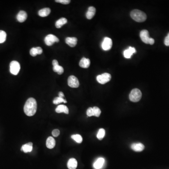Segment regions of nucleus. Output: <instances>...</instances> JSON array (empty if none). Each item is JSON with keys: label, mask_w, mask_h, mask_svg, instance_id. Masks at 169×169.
I'll return each instance as SVG.
<instances>
[{"label": "nucleus", "mask_w": 169, "mask_h": 169, "mask_svg": "<svg viewBox=\"0 0 169 169\" xmlns=\"http://www.w3.org/2000/svg\"><path fill=\"white\" fill-rule=\"evenodd\" d=\"M59 40L58 38L53 34H49L46 37L44 41L46 45L50 46L54 44L55 42H58Z\"/></svg>", "instance_id": "nucleus-7"}, {"label": "nucleus", "mask_w": 169, "mask_h": 169, "mask_svg": "<svg viewBox=\"0 0 169 169\" xmlns=\"http://www.w3.org/2000/svg\"><path fill=\"white\" fill-rule=\"evenodd\" d=\"M53 70L55 72H57L59 75H61L64 72V69H63V67L60 66L59 65L53 66Z\"/></svg>", "instance_id": "nucleus-23"}, {"label": "nucleus", "mask_w": 169, "mask_h": 169, "mask_svg": "<svg viewBox=\"0 0 169 169\" xmlns=\"http://www.w3.org/2000/svg\"><path fill=\"white\" fill-rule=\"evenodd\" d=\"M52 64H53V66L59 65H58V61H57V60H54L53 62H52Z\"/></svg>", "instance_id": "nucleus-36"}, {"label": "nucleus", "mask_w": 169, "mask_h": 169, "mask_svg": "<svg viewBox=\"0 0 169 169\" xmlns=\"http://www.w3.org/2000/svg\"><path fill=\"white\" fill-rule=\"evenodd\" d=\"M56 112L60 113H64L68 114L69 109L67 106L65 105H60L57 107L56 108Z\"/></svg>", "instance_id": "nucleus-16"}, {"label": "nucleus", "mask_w": 169, "mask_h": 169, "mask_svg": "<svg viewBox=\"0 0 169 169\" xmlns=\"http://www.w3.org/2000/svg\"><path fill=\"white\" fill-rule=\"evenodd\" d=\"M60 133V131L58 129H55L52 132V134L55 137H58V136L59 135Z\"/></svg>", "instance_id": "nucleus-31"}, {"label": "nucleus", "mask_w": 169, "mask_h": 169, "mask_svg": "<svg viewBox=\"0 0 169 169\" xmlns=\"http://www.w3.org/2000/svg\"><path fill=\"white\" fill-rule=\"evenodd\" d=\"M133 54L131 52L129 49H126L124 52V56L125 58H130L133 56Z\"/></svg>", "instance_id": "nucleus-27"}, {"label": "nucleus", "mask_w": 169, "mask_h": 169, "mask_svg": "<svg viewBox=\"0 0 169 169\" xmlns=\"http://www.w3.org/2000/svg\"><path fill=\"white\" fill-rule=\"evenodd\" d=\"M112 46V41L111 40V39L110 38H105L102 44V49L105 51L109 50L111 49Z\"/></svg>", "instance_id": "nucleus-9"}, {"label": "nucleus", "mask_w": 169, "mask_h": 169, "mask_svg": "<svg viewBox=\"0 0 169 169\" xmlns=\"http://www.w3.org/2000/svg\"><path fill=\"white\" fill-rule=\"evenodd\" d=\"M51 10L49 8H44L39 10L38 14L41 17H46L49 15L50 13Z\"/></svg>", "instance_id": "nucleus-20"}, {"label": "nucleus", "mask_w": 169, "mask_h": 169, "mask_svg": "<svg viewBox=\"0 0 169 169\" xmlns=\"http://www.w3.org/2000/svg\"><path fill=\"white\" fill-rule=\"evenodd\" d=\"M111 79V75L108 73H104L101 75H98L96 77L97 81L101 84H105L108 82Z\"/></svg>", "instance_id": "nucleus-5"}, {"label": "nucleus", "mask_w": 169, "mask_h": 169, "mask_svg": "<svg viewBox=\"0 0 169 169\" xmlns=\"http://www.w3.org/2000/svg\"><path fill=\"white\" fill-rule=\"evenodd\" d=\"M7 34L4 31L0 30V43L4 42L6 40Z\"/></svg>", "instance_id": "nucleus-26"}, {"label": "nucleus", "mask_w": 169, "mask_h": 169, "mask_svg": "<svg viewBox=\"0 0 169 169\" xmlns=\"http://www.w3.org/2000/svg\"><path fill=\"white\" fill-rule=\"evenodd\" d=\"M87 114L88 116H94L93 108L90 107L88 108L87 111Z\"/></svg>", "instance_id": "nucleus-29"}, {"label": "nucleus", "mask_w": 169, "mask_h": 169, "mask_svg": "<svg viewBox=\"0 0 169 169\" xmlns=\"http://www.w3.org/2000/svg\"><path fill=\"white\" fill-rule=\"evenodd\" d=\"M144 148V145L141 143H134L131 145V149L136 152L143 151Z\"/></svg>", "instance_id": "nucleus-11"}, {"label": "nucleus", "mask_w": 169, "mask_h": 169, "mask_svg": "<svg viewBox=\"0 0 169 169\" xmlns=\"http://www.w3.org/2000/svg\"><path fill=\"white\" fill-rule=\"evenodd\" d=\"M105 160L102 158H99L94 164V169H100L104 164Z\"/></svg>", "instance_id": "nucleus-14"}, {"label": "nucleus", "mask_w": 169, "mask_h": 169, "mask_svg": "<svg viewBox=\"0 0 169 169\" xmlns=\"http://www.w3.org/2000/svg\"><path fill=\"white\" fill-rule=\"evenodd\" d=\"M67 23V20L65 18H62L57 21L56 23V26L57 28H60Z\"/></svg>", "instance_id": "nucleus-21"}, {"label": "nucleus", "mask_w": 169, "mask_h": 169, "mask_svg": "<svg viewBox=\"0 0 169 169\" xmlns=\"http://www.w3.org/2000/svg\"><path fill=\"white\" fill-rule=\"evenodd\" d=\"M167 36H168V37H169V33H168V35H167Z\"/></svg>", "instance_id": "nucleus-38"}, {"label": "nucleus", "mask_w": 169, "mask_h": 169, "mask_svg": "<svg viewBox=\"0 0 169 169\" xmlns=\"http://www.w3.org/2000/svg\"><path fill=\"white\" fill-rule=\"evenodd\" d=\"M142 97V93L141 90L137 88L133 89L129 94V99L133 102H138Z\"/></svg>", "instance_id": "nucleus-3"}, {"label": "nucleus", "mask_w": 169, "mask_h": 169, "mask_svg": "<svg viewBox=\"0 0 169 169\" xmlns=\"http://www.w3.org/2000/svg\"><path fill=\"white\" fill-rule=\"evenodd\" d=\"M27 13L25 11L23 10H21L17 15V20L18 22L22 23L26 20L27 19Z\"/></svg>", "instance_id": "nucleus-10"}, {"label": "nucleus", "mask_w": 169, "mask_h": 169, "mask_svg": "<svg viewBox=\"0 0 169 169\" xmlns=\"http://www.w3.org/2000/svg\"><path fill=\"white\" fill-rule=\"evenodd\" d=\"M58 96H59V97H61L62 98H63V97H65V96H64V94H63V93L62 92H60L58 94Z\"/></svg>", "instance_id": "nucleus-37"}, {"label": "nucleus", "mask_w": 169, "mask_h": 169, "mask_svg": "<svg viewBox=\"0 0 169 169\" xmlns=\"http://www.w3.org/2000/svg\"><path fill=\"white\" fill-rule=\"evenodd\" d=\"M37 108V103L34 98H29L25 103L24 110L26 115L32 116L35 114Z\"/></svg>", "instance_id": "nucleus-1"}, {"label": "nucleus", "mask_w": 169, "mask_h": 169, "mask_svg": "<svg viewBox=\"0 0 169 169\" xmlns=\"http://www.w3.org/2000/svg\"><path fill=\"white\" fill-rule=\"evenodd\" d=\"M93 108V110H94V116L99 117L101 115V110L99 108L97 107H94Z\"/></svg>", "instance_id": "nucleus-28"}, {"label": "nucleus", "mask_w": 169, "mask_h": 169, "mask_svg": "<svg viewBox=\"0 0 169 169\" xmlns=\"http://www.w3.org/2000/svg\"><path fill=\"white\" fill-rule=\"evenodd\" d=\"M128 49H129L131 51V52H132L133 54H134V53H136V50L135 48H133V47H132V46H129V48H128Z\"/></svg>", "instance_id": "nucleus-35"}, {"label": "nucleus", "mask_w": 169, "mask_h": 169, "mask_svg": "<svg viewBox=\"0 0 169 169\" xmlns=\"http://www.w3.org/2000/svg\"><path fill=\"white\" fill-rule=\"evenodd\" d=\"M96 12V8L93 6L89 7L88 12L86 13V17L88 20H91L94 17Z\"/></svg>", "instance_id": "nucleus-15"}, {"label": "nucleus", "mask_w": 169, "mask_h": 169, "mask_svg": "<svg viewBox=\"0 0 169 169\" xmlns=\"http://www.w3.org/2000/svg\"><path fill=\"white\" fill-rule=\"evenodd\" d=\"M56 2L61 3L63 4H68L70 3L71 1L70 0H56Z\"/></svg>", "instance_id": "nucleus-32"}, {"label": "nucleus", "mask_w": 169, "mask_h": 169, "mask_svg": "<svg viewBox=\"0 0 169 169\" xmlns=\"http://www.w3.org/2000/svg\"><path fill=\"white\" fill-rule=\"evenodd\" d=\"M140 37L141 40L146 44L153 45L155 43V40L153 38H149V33L147 30H142L140 32Z\"/></svg>", "instance_id": "nucleus-4"}, {"label": "nucleus", "mask_w": 169, "mask_h": 169, "mask_svg": "<svg viewBox=\"0 0 169 169\" xmlns=\"http://www.w3.org/2000/svg\"><path fill=\"white\" fill-rule=\"evenodd\" d=\"M68 84L69 87L72 88H77L79 86V82L77 77L74 76H70L68 79Z\"/></svg>", "instance_id": "nucleus-8"}, {"label": "nucleus", "mask_w": 169, "mask_h": 169, "mask_svg": "<svg viewBox=\"0 0 169 169\" xmlns=\"http://www.w3.org/2000/svg\"><path fill=\"white\" fill-rule=\"evenodd\" d=\"M10 72L13 75H17L20 72V65L18 62L12 61L10 63Z\"/></svg>", "instance_id": "nucleus-6"}, {"label": "nucleus", "mask_w": 169, "mask_h": 169, "mask_svg": "<svg viewBox=\"0 0 169 169\" xmlns=\"http://www.w3.org/2000/svg\"><path fill=\"white\" fill-rule=\"evenodd\" d=\"M105 135V131L103 128L99 129L97 134V138L99 140H102Z\"/></svg>", "instance_id": "nucleus-24"}, {"label": "nucleus", "mask_w": 169, "mask_h": 169, "mask_svg": "<svg viewBox=\"0 0 169 169\" xmlns=\"http://www.w3.org/2000/svg\"><path fill=\"white\" fill-rule=\"evenodd\" d=\"M71 137L72 139L78 143H81L82 142V137L79 134H74L71 136Z\"/></svg>", "instance_id": "nucleus-22"}, {"label": "nucleus", "mask_w": 169, "mask_h": 169, "mask_svg": "<svg viewBox=\"0 0 169 169\" xmlns=\"http://www.w3.org/2000/svg\"><path fill=\"white\" fill-rule=\"evenodd\" d=\"M30 55L32 57H35L38 55L37 50L36 48H32L30 51Z\"/></svg>", "instance_id": "nucleus-30"}, {"label": "nucleus", "mask_w": 169, "mask_h": 169, "mask_svg": "<svg viewBox=\"0 0 169 169\" xmlns=\"http://www.w3.org/2000/svg\"><path fill=\"white\" fill-rule=\"evenodd\" d=\"M164 44L166 46H169V37L167 36L164 39Z\"/></svg>", "instance_id": "nucleus-33"}, {"label": "nucleus", "mask_w": 169, "mask_h": 169, "mask_svg": "<svg viewBox=\"0 0 169 169\" xmlns=\"http://www.w3.org/2000/svg\"><path fill=\"white\" fill-rule=\"evenodd\" d=\"M77 166V162L75 158H71L67 163V167L69 169H76Z\"/></svg>", "instance_id": "nucleus-18"}, {"label": "nucleus", "mask_w": 169, "mask_h": 169, "mask_svg": "<svg viewBox=\"0 0 169 169\" xmlns=\"http://www.w3.org/2000/svg\"><path fill=\"white\" fill-rule=\"evenodd\" d=\"M130 15L131 18L136 22H144L147 20L146 14L144 12L139 9L132 10L131 12Z\"/></svg>", "instance_id": "nucleus-2"}, {"label": "nucleus", "mask_w": 169, "mask_h": 169, "mask_svg": "<svg viewBox=\"0 0 169 169\" xmlns=\"http://www.w3.org/2000/svg\"><path fill=\"white\" fill-rule=\"evenodd\" d=\"M62 102L67 103V101H66V100L64 99L63 98L59 97H56L53 100V103L54 104H58Z\"/></svg>", "instance_id": "nucleus-25"}, {"label": "nucleus", "mask_w": 169, "mask_h": 169, "mask_svg": "<svg viewBox=\"0 0 169 169\" xmlns=\"http://www.w3.org/2000/svg\"><path fill=\"white\" fill-rule=\"evenodd\" d=\"M80 67L83 68H88L90 65V60L88 58H82L79 63Z\"/></svg>", "instance_id": "nucleus-13"}, {"label": "nucleus", "mask_w": 169, "mask_h": 169, "mask_svg": "<svg viewBox=\"0 0 169 169\" xmlns=\"http://www.w3.org/2000/svg\"><path fill=\"white\" fill-rule=\"evenodd\" d=\"M77 40L76 37H67L65 39L66 44L71 47H74L77 43Z\"/></svg>", "instance_id": "nucleus-12"}, {"label": "nucleus", "mask_w": 169, "mask_h": 169, "mask_svg": "<svg viewBox=\"0 0 169 169\" xmlns=\"http://www.w3.org/2000/svg\"><path fill=\"white\" fill-rule=\"evenodd\" d=\"M36 49L37 50L38 55H40L42 53V49L40 46L36 47Z\"/></svg>", "instance_id": "nucleus-34"}, {"label": "nucleus", "mask_w": 169, "mask_h": 169, "mask_svg": "<svg viewBox=\"0 0 169 169\" xmlns=\"http://www.w3.org/2000/svg\"><path fill=\"white\" fill-rule=\"evenodd\" d=\"M56 145V141L54 138L52 137H49L47 139L46 141V147L48 149H52L55 147Z\"/></svg>", "instance_id": "nucleus-17"}, {"label": "nucleus", "mask_w": 169, "mask_h": 169, "mask_svg": "<svg viewBox=\"0 0 169 169\" xmlns=\"http://www.w3.org/2000/svg\"><path fill=\"white\" fill-rule=\"evenodd\" d=\"M32 145L33 144L32 142H29L28 143L23 145L21 150L26 153L31 152L32 150Z\"/></svg>", "instance_id": "nucleus-19"}]
</instances>
